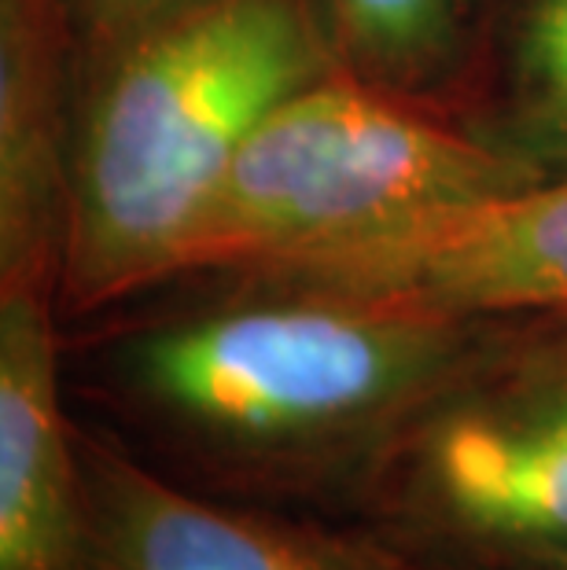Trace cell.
Segmentation results:
<instances>
[{"label":"cell","instance_id":"obj_6","mask_svg":"<svg viewBox=\"0 0 567 570\" xmlns=\"http://www.w3.org/2000/svg\"><path fill=\"white\" fill-rule=\"evenodd\" d=\"M86 487L59 409L45 298L4 284L0 298V570H81Z\"/></svg>","mask_w":567,"mask_h":570},{"label":"cell","instance_id":"obj_1","mask_svg":"<svg viewBox=\"0 0 567 570\" xmlns=\"http://www.w3.org/2000/svg\"><path fill=\"white\" fill-rule=\"evenodd\" d=\"M313 70L317 41L299 0H207L144 38L81 140L70 295L100 302L180 269L244 140Z\"/></svg>","mask_w":567,"mask_h":570},{"label":"cell","instance_id":"obj_5","mask_svg":"<svg viewBox=\"0 0 567 570\" xmlns=\"http://www.w3.org/2000/svg\"><path fill=\"white\" fill-rule=\"evenodd\" d=\"M346 295L472 317L567 313V180L501 191L369 250L306 269Z\"/></svg>","mask_w":567,"mask_h":570},{"label":"cell","instance_id":"obj_10","mask_svg":"<svg viewBox=\"0 0 567 570\" xmlns=\"http://www.w3.org/2000/svg\"><path fill=\"white\" fill-rule=\"evenodd\" d=\"M549 570H567V556H564V560H557V563H553Z\"/></svg>","mask_w":567,"mask_h":570},{"label":"cell","instance_id":"obj_2","mask_svg":"<svg viewBox=\"0 0 567 570\" xmlns=\"http://www.w3.org/2000/svg\"><path fill=\"white\" fill-rule=\"evenodd\" d=\"M498 155L350 85L310 81L244 140L192 228L180 269L346 258L501 196Z\"/></svg>","mask_w":567,"mask_h":570},{"label":"cell","instance_id":"obj_8","mask_svg":"<svg viewBox=\"0 0 567 570\" xmlns=\"http://www.w3.org/2000/svg\"><path fill=\"white\" fill-rule=\"evenodd\" d=\"M350 33L383 59L420 56L446 33L453 0H335Z\"/></svg>","mask_w":567,"mask_h":570},{"label":"cell","instance_id":"obj_9","mask_svg":"<svg viewBox=\"0 0 567 570\" xmlns=\"http://www.w3.org/2000/svg\"><path fill=\"white\" fill-rule=\"evenodd\" d=\"M527 63L567 115V0H538L527 22Z\"/></svg>","mask_w":567,"mask_h":570},{"label":"cell","instance_id":"obj_4","mask_svg":"<svg viewBox=\"0 0 567 570\" xmlns=\"http://www.w3.org/2000/svg\"><path fill=\"white\" fill-rule=\"evenodd\" d=\"M417 501L453 541L549 570L567 556V346L453 397L420 439Z\"/></svg>","mask_w":567,"mask_h":570},{"label":"cell","instance_id":"obj_3","mask_svg":"<svg viewBox=\"0 0 567 570\" xmlns=\"http://www.w3.org/2000/svg\"><path fill=\"white\" fill-rule=\"evenodd\" d=\"M453 357V317L346 295L174 324L144 338L133 372L188 428L244 449H292L391 416Z\"/></svg>","mask_w":567,"mask_h":570},{"label":"cell","instance_id":"obj_7","mask_svg":"<svg viewBox=\"0 0 567 570\" xmlns=\"http://www.w3.org/2000/svg\"><path fill=\"white\" fill-rule=\"evenodd\" d=\"M81 570H383L335 541L199 501L104 445L81 456Z\"/></svg>","mask_w":567,"mask_h":570}]
</instances>
